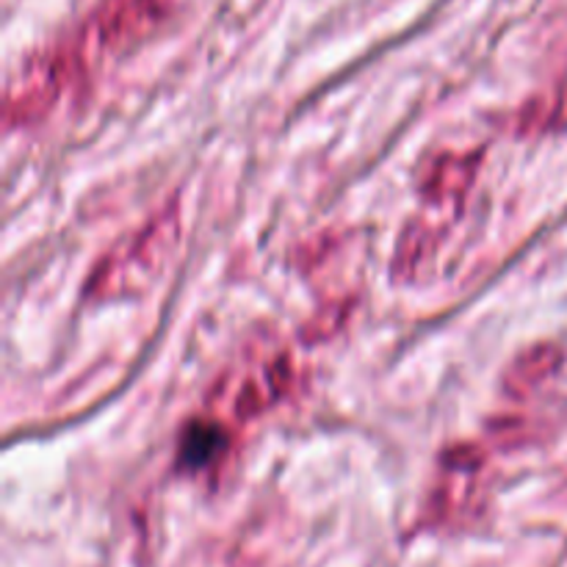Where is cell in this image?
<instances>
[{
	"label": "cell",
	"instance_id": "1",
	"mask_svg": "<svg viewBox=\"0 0 567 567\" xmlns=\"http://www.w3.org/2000/svg\"><path fill=\"white\" fill-rule=\"evenodd\" d=\"M181 236V216L175 205L164 210L158 219L144 225L142 230L114 249L89 280V297L116 299L125 293L147 288L153 277L164 269Z\"/></svg>",
	"mask_w": 567,
	"mask_h": 567
},
{
	"label": "cell",
	"instance_id": "2",
	"mask_svg": "<svg viewBox=\"0 0 567 567\" xmlns=\"http://www.w3.org/2000/svg\"><path fill=\"white\" fill-rule=\"evenodd\" d=\"M172 0H105L94 17V31L105 50L125 48L166 14Z\"/></svg>",
	"mask_w": 567,
	"mask_h": 567
},
{
	"label": "cell",
	"instance_id": "3",
	"mask_svg": "<svg viewBox=\"0 0 567 567\" xmlns=\"http://www.w3.org/2000/svg\"><path fill=\"white\" fill-rule=\"evenodd\" d=\"M225 430L214 421H197L186 430L181 446V463L186 468H203V465L214 463L221 452H225Z\"/></svg>",
	"mask_w": 567,
	"mask_h": 567
},
{
	"label": "cell",
	"instance_id": "4",
	"mask_svg": "<svg viewBox=\"0 0 567 567\" xmlns=\"http://www.w3.org/2000/svg\"><path fill=\"white\" fill-rule=\"evenodd\" d=\"M557 365H559V349L554 347L532 349V354H524V358L515 363V369L509 371V385L518 388V391L535 388L537 382L546 380Z\"/></svg>",
	"mask_w": 567,
	"mask_h": 567
}]
</instances>
